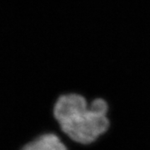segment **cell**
Listing matches in <instances>:
<instances>
[{
	"label": "cell",
	"mask_w": 150,
	"mask_h": 150,
	"mask_svg": "<svg viewBox=\"0 0 150 150\" xmlns=\"http://www.w3.org/2000/svg\"><path fill=\"white\" fill-rule=\"evenodd\" d=\"M108 104L97 98L88 103L77 93L62 94L54 105V117L70 139L83 145L91 144L110 128Z\"/></svg>",
	"instance_id": "6da1fadb"
},
{
	"label": "cell",
	"mask_w": 150,
	"mask_h": 150,
	"mask_svg": "<svg viewBox=\"0 0 150 150\" xmlns=\"http://www.w3.org/2000/svg\"><path fill=\"white\" fill-rule=\"evenodd\" d=\"M20 150H69L54 133H44L27 143Z\"/></svg>",
	"instance_id": "7a4b0ae2"
}]
</instances>
